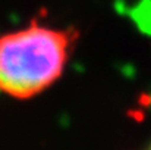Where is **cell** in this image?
<instances>
[{
  "label": "cell",
  "instance_id": "cell-1",
  "mask_svg": "<svg viewBox=\"0 0 151 150\" xmlns=\"http://www.w3.org/2000/svg\"><path fill=\"white\" fill-rule=\"evenodd\" d=\"M76 34L32 22L0 36V91L12 99H32L63 75Z\"/></svg>",
  "mask_w": 151,
  "mask_h": 150
},
{
  "label": "cell",
  "instance_id": "cell-2",
  "mask_svg": "<svg viewBox=\"0 0 151 150\" xmlns=\"http://www.w3.org/2000/svg\"><path fill=\"white\" fill-rule=\"evenodd\" d=\"M145 150H151V144H150V146H148V147H147V149H145Z\"/></svg>",
  "mask_w": 151,
  "mask_h": 150
}]
</instances>
